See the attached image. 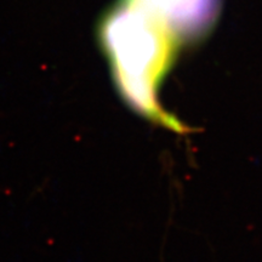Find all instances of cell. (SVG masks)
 <instances>
[{
  "instance_id": "6da1fadb",
  "label": "cell",
  "mask_w": 262,
  "mask_h": 262,
  "mask_svg": "<svg viewBox=\"0 0 262 262\" xmlns=\"http://www.w3.org/2000/svg\"><path fill=\"white\" fill-rule=\"evenodd\" d=\"M100 38L127 100L155 111V89L171 63L178 40L162 22L126 3L103 19Z\"/></svg>"
},
{
  "instance_id": "7a4b0ae2",
  "label": "cell",
  "mask_w": 262,
  "mask_h": 262,
  "mask_svg": "<svg viewBox=\"0 0 262 262\" xmlns=\"http://www.w3.org/2000/svg\"><path fill=\"white\" fill-rule=\"evenodd\" d=\"M158 19L176 40L201 37L214 24L220 0H124Z\"/></svg>"
}]
</instances>
